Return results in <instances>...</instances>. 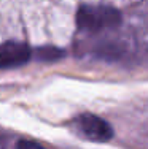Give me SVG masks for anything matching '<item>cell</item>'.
<instances>
[{"mask_svg": "<svg viewBox=\"0 0 148 149\" xmlns=\"http://www.w3.org/2000/svg\"><path fill=\"white\" fill-rule=\"evenodd\" d=\"M121 22V13L105 5H83L76 13V26L84 32H100L115 29Z\"/></svg>", "mask_w": 148, "mask_h": 149, "instance_id": "6da1fadb", "label": "cell"}, {"mask_svg": "<svg viewBox=\"0 0 148 149\" xmlns=\"http://www.w3.org/2000/svg\"><path fill=\"white\" fill-rule=\"evenodd\" d=\"M73 125L88 140L97 141V143H105V141L113 138V129L110 124L96 114H91V113L80 114L75 119Z\"/></svg>", "mask_w": 148, "mask_h": 149, "instance_id": "7a4b0ae2", "label": "cell"}, {"mask_svg": "<svg viewBox=\"0 0 148 149\" xmlns=\"http://www.w3.org/2000/svg\"><path fill=\"white\" fill-rule=\"evenodd\" d=\"M32 56V51L26 43L19 41H5L0 45V68L24 65Z\"/></svg>", "mask_w": 148, "mask_h": 149, "instance_id": "3957f363", "label": "cell"}, {"mask_svg": "<svg viewBox=\"0 0 148 149\" xmlns=\"http://www.w3.org/2000/svg\"><path fill=\"white\" fill-rule=\"evenodd\" d=\"M61 56H62V51H59L56 48H41L38 51L37 57L40 60H45V62H53V60L59 59Z\"/></svg>", "mask_w": 148, "mask_h": 149, "instance_id": "277c9868", "label": "cell"}, {"mask_svg": "<svg viewBox=\"0 0 148 149\" xmlns=\"http://www.w3.org/2000/svg\"><path fill=\"white\" fill-rule=\"evenodd\" d=\"M16 149H45L41 144L35 143V141H30V140H21L18 143Z\"/></svg>", "mask_w": 148, "mask_h": 149, "instance_id": "5b68a950", "label": "cell"}]
</instances>
